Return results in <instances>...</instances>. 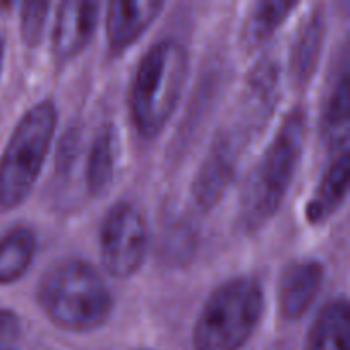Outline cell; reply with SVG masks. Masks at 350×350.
<instances>
[{"instance_id": "cell-19", "label": "cell", "mask_w": 350, "mask_h": 350, "mask_svg": "<svg viewBox=\"0 0 350 350\" xmlns=\"http://www.w3.org/2000/svg\"><path fill=\"white\" fill-rule=\"evenodd\" d=\"M50 3L29 0L21 5V38L27 48H36L43 40Z\"/></svg>"}, {"instance_id": "cell-18", "label": "cell", "mask_w": 350, "mask_h": 350, "mask_svg": "<svg viewBox=\"0 0 350 350\" xmlns=\"http://www.w3.org/2000/svg\"><path fill=\"white\" fill-rule=\"evenodd\" d=\"M349 74L347 70H344L325 103L323 116H321V137L330 152L349 147Z\"/></svg>"}, {"instance_id": "cell-20", "label": "cell", "mask_w": 350, "mask_h": 350, "mask_svg": "<svg viewBox=\"0 0 350 350\" xmlns=\"http://www.w3.org/2000/svg\"><path fill=\"white\" fill-rule=\"evenodd\" d=\"M21 332H23V321L19 314L12 310H0V350L17 340Z\"/></svg>"}, {"instance_id": "cell-22", "label": "cell", "mask_w": 350, "mask_h": 350, "mask_svg": "<svg viewBox=\"0 0 350 350\" xmlns=\"http://www.w3.org/2000/svg\"><path fill=\"white\" fill-rule=\"evenodd\" d=\"M3 55H5V43H3L2 34H0V74H2L3 67Z\"/></svg>"}, {"instance_id": "cell-15", "label": "cell", "mask_w": 350, "mask_h": 350, "mask_svg": "<svg viewBox=\"0 0 350 350\" xmlns=\"http://www.w3.org/2000/svg\"><path fill=\"white\" fill-rule=\"evenodd\" d=\"M306 350H350L347 297H335L321 308L308 332Z\"/></svg>"}, {"instance_id": "cell-1", "label": "cell", "mask_w": 350, "mask_h": 350, "mask_svg": "<svg viewBox=\"0 0 350 350\" xmlns=\"http://www.w3.org/2000/svg\"><path fill=\"white\" fill-rule=\"evenodd\" d=\"M306 133V109L294 106L246 174L238 214L243 231H260L279 214L299 170Z\"/></svg>"}, {"instance_id": "cell-5", "label": "cell", "mask_w": 350, "mask_h": 350, "mask_svg": "<svg viewBox=\"0 0 350 350\" xmlns=\"http://www.w3.org/2000/svg\"><path fill=\"white\" fill-rule=\"evenodd\" d=\"M53 99L31 106L14 126L0 156V208L12 211L33 193L57 132Z\"/></svg>"}, {"instance_id": "cell-13", "label": "cell", "mask_w": 350, "mask_h": 350, "mask_svg": "<svg viewBox=\"0 0 350 350\" xmlns=\"http://www.w3.org/2000/svg\"><path fill=\"white\" fill-rule=\"evenodd\" d=\"M350 178L349 147L332 152L330 163L314 188L313 195L304 207V217L308 224L323 226L340 211L347 198Z\"/></svg>"}, {"instance_id": "cell-21", "label": "cell", "mask_w": 350, "mask_h": 350, "mask_svg": "<svg viewBox=\"0 0 350 350\" xmlns=\"http://www.w3.org/2000/svg\"><path fill=\"white\" fill-rule=\"evenodd\" d=\"M79 135L77 133H68L67 137L64 139V144H62V150L64 152L60 154V157H58V166H62V163H64V166H70V161L74 159L75 156V150L79 149Z\"/></svg>"}, {"instance_id": "cell-23", "label": "cell", "mask_w": 350, "mask_h": 350, "mask_svg": "<svg viewBox=\"0 0 350 350\" xmlns=\"http://www.w3.org/2000/svg\"><path fill=\"white\" fill-rule=\"evenodd\" d=\"M3 350H9V349H3Z\"/></svg>"}, {"instance_id": "cell-4", "label": "cell", "mask_w": 350, "mask_h": 350, "mask_svg": "<svg viewBox=\"0 0 350 350\" xmlns=\"http://www.w3.org/2000/svg\"><path fill=\"white\" fill-rule=\"evenodd\" d=\"M265 313V289L258 277L236 275L215 287L193 325V350H243Z\"/></svg>"}, {"instance_id": "cell-7", "label": "cell", "mask_w": 350, "mask_h": 350, "mask_svg": "<svg viewBox=\"0 0 350 350\" xmlns=\"http://www.w3.org/2000/svg\"><path fill=\"white\" fill-rule=\"evenodd\" d=\"M245 146L231 129L221 130L215 135L191 181V198L200 211H212L222 200L238 173V161Z\"/></svg>"}, {"instance_id": "cell-8", "label": "cell", "mask_w": 350, "mask_h": 350, "mask_svg": "<svg viewBox=\"0 0 350 350\" xmlns=\"http://www.w3.org/2000/svg\"><path fill=\"white\" fill-rule=\"evenodd\" d=\"M101 3L94 0H64L58 3L51 33V51L57 65H65L82 53L94 38Z\"/></svg>"}, {"instance_id": "cell-6", "label": "cell", "mask_w": 350, "mask_h": 350, "mask_svg": "<svg viewBox=\"0 0 350 350\" xmlns=\"http://www.w3.org/2000/svg\"><path fill=\"white\" fill-rule=\"evenodd\" d=\"M149 229L135 204L120 200L109 207L99 228V256L106 272L118 280L135 275L146 262Z\"/></svg>"}, {"instance_id": "cell-9", "label": "cell", "mask_w": 350, "mask_h": 350, "mask_svg": "<svg viewBox=\"0 0 350 350\" xmlns=\"http://www.w3.org/2000/svg\"><path fill=\"white\" fill-rule=\"evenodd\" d=\"M279 89L280 70L277 62L272 57L260 58L246 79L241 99V120L234 129L243 139L250 140V135L262 130L267 120H270L279 101Z\"/></svg>"}, {"instance_id": "cell-17", "label": "cell", "mask_w": 350, "mask_h": 350, "mask_svg": "<svg viewBox=\"0 0 350 350\" xmlns=\"http://www.w3.org/2000/svg\"><path fill=\"white\" fill-rule=\"evenodd\" d=\"M297 7L294 0H262L250 10L243 24L241 43L248 51L258 50L267 43L279 27L289 19L291 12Z\"/></svg>"}, {"instance_id": "cell-12", "label": "cell", "mask_w": 350, "mask_h": 350, "mask_svg": "<svg viewBox=\"0 0 350 350\" xmlns=\"http://www.w3.org/2000/svg\"><path fill=\"white\" fill-rule=\"evenodd\" d=\"M327 38V12L321 5L314 7L301 23L289 51V79L297 89L311 84L320 65Z\"/></svg>"}, {"instance_id": "cell-14", "label": "cell", "mask_w": 350, "mask_h": 350, "mask_svg": "<svg viewBox=\"0 0 350 350\" xmlns=\"http://www.w3.org/2000/svg\"><path fill=\"white\" fill-rule=\"evenodd\" d=\"M120 137L113 123H103L92 139L85 163V188L92 197H101L115 180Z\"/></svg>"}, {"instance_id": "cell-16", "label": "cell", "mask_w": 350, "mask_h": 350, "mask_svg": "<svg viewBox=\"0 0 350 350\" xmlns=\"http://www.w3.org/2000/svg\"><path fill=\"white\" fill-rule=\"evenodd\" d=\"M38 238L26 226H17L0 238V286L19 282L33 265Z\"/></svg>"}, {"instance_id": "cell-11", "label": "cell", "mask_w": 350, "mask_h": 350, "mask_svg": "<svg viewBox=\"0 0 350 350\" xmlns=\"http://www.w3.org/2000/svg\"><path fill=\"white\" fill-rule=\"evenodd\" d=\"M163 0H111L106 3V38L111 53L122 55L146 34L164 10Z\"/></svg>"}, {"instance_id": "cell-10", "label": "cell", "mask_w": 350, "mask_h": 350, "mask_svg": "<svg viewBox=\"0 0 350 350\" xmlns=\"http://www.w3.org/2000/svg\"><path fill=\"white\" fill-rule=\"evenodd\" d=\"M325 282L323 263L314 258L294 260L287 263L277 280V308L286 321L306 317L317 301Z\"/></svg>"}, {"instance_id": "cell-2", "label": "cell", "mask_w": 350, "mask_h": 350, "mask_svg": "<svg viewBox=\"0 0 350 350\" xmlns=\"http://www.w3.org/2000/svg\"><path fill=\"white\" fill-rule=\"evenodd\" d=\"M190 74V55L181 41L166 38L150 44L130 84L129 109L137 133L152 140L173 118Z\"/></svg>"}, {"instance_id": "cell-3", "label": "cell", "mask_w": 350, "mask_h": 350, "mask_svg": "<svg viewBox=\"0 0 350 350\" xmlns=\"http://www.w3.org/2000/svg\"><path fill=\"white\" fill-rule=\"evenodd\" d=\"M36 301L55 327L72 334L101 328L115 308L101 273L81 258L62 260L48 269L38 284Z\"/></svg>"}]
</instances>
